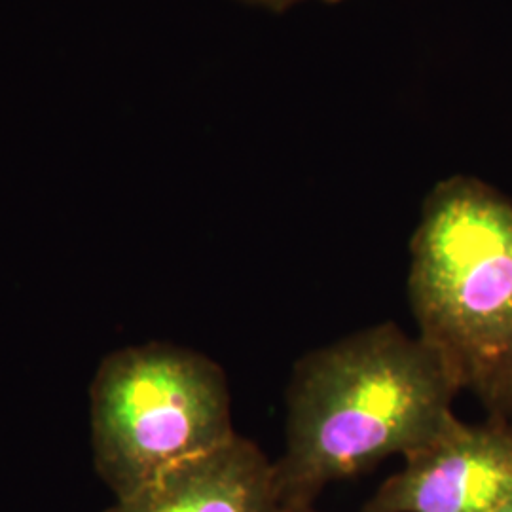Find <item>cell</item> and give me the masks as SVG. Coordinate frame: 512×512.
I'll list each match as a JSON object with an SVG mask.
<instances>
[{"label":"cell","mask_w":512,"mask_h":512,"mask_svg":"<svg viewBox=\"0 0 512 512\" xmlns=\"http://www.w3.org/2000/svg\"><path fill=\"white\" fill-rule=\"evenodd\" d=\"M241 2H247V4H253V6H260V8H266V10H272V12H283L287 8H293L300 2H308V0H241ZM319 2H329V4H336V2H342V0H319Z\"/></svg>","instance_id":"6"},{"label":"cell","mask_w":512,"mask_h":512,"mask_svg":"<svg viewBox=\"0 0 512 512\" xmlns=\"http://www.w3.org/2000/svg\"><path fill=\"white\" fill-rule=\"evenodd\" d=\"M512 495V427L458 420L404 458L363 512H499Z\"/></svg>","instance_id":"4"},{"label":"cell","mask_w":512,"mask_h":512,"mask_svg":"<svg viewBox=\"0 0 512 512\" xmlns=\"http://www.w3.org/2000/svg\"><path fill=\"white\" fill-rule=\"evenodd\" d=\"M285 512H319L315 511V507L311 505V507H296V509H287Z\"/></svg>","instance_id":"7"},{"label":"cell","mask_w":512,"mask_h":512,"mask_svg":"<svg viewBox=\"0 0 512 512\" xmlns=\"http://www.w3.org/2000/svg\"><path fill=\"white\" fill-rule=\"evenodd\" d=\"M458 389L439 359L395 323L310 351L287 391V437L274 461L285 509L311 507L330 482L408 458L456 421Z\"/></svg>","instance_id":"1"},{"label":"cell","mask_w":512,"mask_h":512,"mask_svg":"<svg viewBox=\"0 0 512 512\" xmlns=\"http://www.w3.org/2000/svg\"><path fill=\"white\" fill-rule=\"evenodd\" d=\"M90 397L93 465L116 499L238 435L222 368L173 344L110 353Z\"/></svg>","instance_id":"3"},{"label":"cell","mask_w":512,"mask_h":512,"mask_svg":"<svg viewBox=\"0 0 512 512\" xmlns=\"http://www.w3.org/2000/svg\"><path fill=\"white\" fill-rule=\"evenodd\" d=\"M499 512H512V495L511 499H509V501H507V503L501 507V511Z\"/></svg>","instance_id":"8"},{"label":"cell","mask_w":512,"mask_h":512,"mask_svg":"<svg viewBox=\"0 0 512 512\" xmlns=\"http://www.w3.org/2000/svg\"><path fill=\"white\" fill-rule=\"evenodd\" d=\"M274 461L236 435L219 448L167 469L105 512H285Z\"/></svg>","instance_id":"5"},{"label":"cell","mask_w":512,"mask_h":512,"mask_svg":"<svg viewBox=\"0 0 512 512\" xmlns=\"http://www.w3.org/2000/svg\"><path fill=\"white\" fill-rule=\"evenodd\" d=\"M418 338L490 420L512 418V202L456 175L425 198L410 241Z\"/></svg>","instance_id":"2"}]
</instances>
